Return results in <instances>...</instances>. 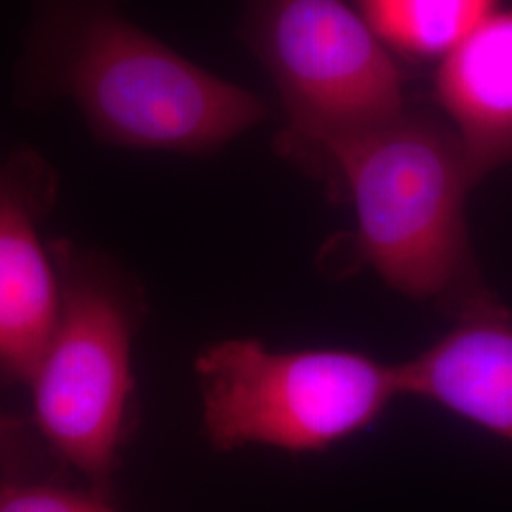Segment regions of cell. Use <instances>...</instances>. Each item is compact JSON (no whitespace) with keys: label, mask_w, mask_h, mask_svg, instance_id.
I'll list each match as a JSON object with an SVG mask.
<instances>
[{"label":"cell","mask_w":512,"mask_h":512,"mask_svg":"<svg viewBox=\"0 0 512 512\" xmlns=\"http://www.w3.org/2000/svg\"><path fill=\"white\" fill-rule=\"evenodd\" d=\"M0 512H116L109 499L54 482L0 478Z\"/></svg>","instance_id":"cell-10"},{"label":"cell","mask_w":512,"mask_h":512,"mask_svg":"<svg viewBox=\"0 0 512 512\" xmlns=\"http://www.w3.org/2000/svg\"><path fill=\"white\" fill-rule=\"evenodd\" d=\"M52 167L33 150L4 164L0 183V378L31 384L59 313V285L38 220L54 205Z\"/></svg>","instance_id":"cell-6"},{"label":"cell","mask_w":512,"mask_h":512,"mask_svg":"<svg viewBox=\"0 0 512 512\" xmlns=\"http://www.w3.org/2000/svg\"><path fill=\"white\" fill-rule=\"evenodd\" d=\"M323 175L348 196L357 251L389 287L450 315L488 293L465 222L475 179L458 135L437 116H401L336 148Z\"/></svg>","instance_id":"cell-2"},{"label":"cell","mask_w":512,"mask_h":512,"mask_svg":"<svg viewBox=\"0 0 512 512\" xmlns=\"http://www.w3.org/2000/svg\"><path fill=\"white\" fill-rule=\"evenodd\" d=\"M499 0H357L385 48L410 57H444L497 12Z\"/></svg>","instance_id":"cell-9"},{"label":"cell","mask_w":512,"mask_h":512,"mask_svg":"<svg viewBox=\"0 0 512 512\" xmlns=\"http://www.w3.org/2000/svg\"><path fill=\"white\" fill-rule=\"evenodd\" d=\"M52 458L54 452L40 437L35 421L0 410V465L6 471L21 480L52 482Z\"/></svg>","instance_id":"cell-11"},{"label":"cell","mask_w":512,"mask_h":512,"mask_svg":"<svg viewBox=\"0 0 512 512\" xmlns=\"http://www.w3.org/2000/svg\"><path fill=\"white\" fill-rule=\"evenodd\" d=\"M435 97L475 183L512 164V10H497L440 59Z\"/></svg>","instance_id":"cell-8"},{"label":"cell","mask_w":512,"mask_h":512,"mask_svg":"<svg viewBox=\"0 0 512 512\" xmlns=\"http://www.w3.org/2000/svg\"><path fill=\"white\" fill-rule=\"evenodd\" d=\"M2 179H4V164L0 165V183H2Z\"/></svg>","instance_id":"cell-13"},{"label":"cell","mask_w":512,"mask_h":512,"mask_svg":"<svg viewBox=\"0 0 512 512\" xmlns=\"http://www.w3.org/2000/svg\"><path fill=\"white\" fill-rule=\"evenodd\" d=\"M452 317L439 342L397 365L401 393L512 442V313L490 291Z\"/></svg>","instance_id":"cell-7"},{"label":"cell","mask_w":512,"mask_h":512,"mask_svg":"<svg viewBox=\"0 0 512 512\" xmlns=\"http://www.w3.org/2000/svg\"><path fill=\"white\" fill-rule=\"evenodd\" d=\"M203 429L219 450L249 444L319 452L366 429L403 397L397 365L349 349L274 351L224 340L196 361Z\"/></svg>","instance_id":"cell-5"},{"label":"cell","mask_w":512,"mask_h":512,"mask_svg":"<svg viewBox=\"0 0 512 512\" xmlns=\"http://www.w3.org/2000/svg\"><path fill=\"white\" fill-rule=\"evenodd\" d=\"M245 38L287 110L281 150L325 171L332 152L406 110L399 69L346 0H247Z\"/></svg>","instance_id":"cell-4"},{"label":"cell","mask_w":512,"mask_h":512,"mask_svg":"<svg viewBox=\"0 0 512 512\" xmlns=\"http://www.w3.org/2000/svg\"><path fill=\"white\" fill-rule=\"evenodd\" d=\"M6 476H12V478H18V476L12 475V473H10V471H6V469H4V467H2V465H0V478H6ZM19 480H21V478H19Z\"/></svg>","instance_id":"cell-12"},{"label":"cell","mask_w":512,"mask_h":512,"mask_svg":"<svg viewBox=\"0 0 512 512\" xmlns=\"http://www.w3.org/2000/svg\"><path fill=\"white\" fill-rule=\"evenodd\" d=\"M124 0H37L16 67L23 103L69 99L110 145L209 154L268 114L262 99L131 23Z\"/></svg>","instance_id":"cell-1"},{"label":"cell","mask_w":512,"mask_h":512,"mask_svg":"<svg viewBox=\"0 0 512 512\" xmlns=\"http://www.w3.org/2000/svg\"><path fill=\"white\" fill-rule=\"evenodd\" d=\"M59 285L54 334L31 380L35 425L55 458L109 499L131 429V346L143 296L122 268L73 241L48 245Z\"/></svg>","instance_id":"cell-3"}]
</instances>
